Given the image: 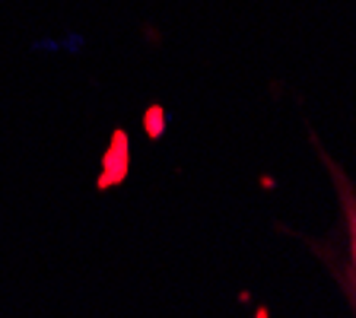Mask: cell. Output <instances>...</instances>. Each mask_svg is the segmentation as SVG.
<instances>
[{"mask_svg": "<svg viewBox=\"0 0 356 318\" xmlns=\"http://www.w3.org/2000/svg\"><path fill=\"white\" fill-rule=\"evenodd\" d=\"M327 169H331V182L337 185V194H341V214H343V236H347V248H343V287L350 293V303L356 309V185L343 175L341 166H334L325 156Z\"/></svg>", "mask_w": 356, "mask_h": 318, "instance_id": "1", "label": "cell"}, {"mask_svg": "<svg viewBox=\"0 0 356 318\" xmlns=\"http://www.w3.org/2000/svg\"><path fill=\"white\" fill-rule=\"evenodd\" d=\"M124 178V137H115V150H111V156L105 159V172L102 178H99V188L105 185H115V182H121Z\"/></svg>", "mask_w": 356, "mask_h": 318, "instance_id": "2", "label": "cell"}, {"mask_svg": "<svg viewBox=\"0 0 356 318\" xmlns=\"http://www.w3.org/2000/svg\"><path fill=\"white\" fill-rule=\"evenodd\" d=\"M147 134H149V137H159V134H163V111H159V109H149V115H147Z\"/></svg>", "mask_w": 356, "mask_h": 318, "instance_id": "3", "label": "cell"}]
</instances>
